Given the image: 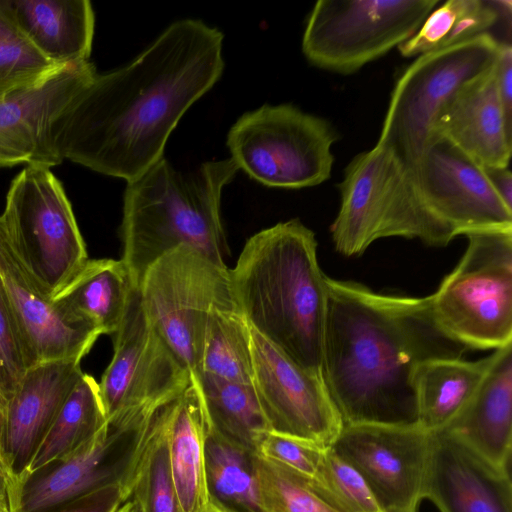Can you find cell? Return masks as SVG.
I'll use <instances>...</instances> for the list:
<instances>
[{"mask_svg":"<svg viewBox=\"0 0 512 512\" xmlns=\"http://www.w3.org/2000/svg\"><path fill=\"white\" fill-rule=\"evenodd\" d=\"M223 33L199 19L171 23L136 58L96 73L54 121L55 156L132 181L162 158L184 113L224 70Z\"/></svg>","mask_w":512,"mask_h":512,"instance_id":"cell-1","label":"cell"},{"mask_svg":"<svg viewBox=\"0 0 512 512\" xmlns=\"http://www.w3.org/2000/svg\"><path fill=\"white\" fill-rule=\"evenodd\" d=\"M321 378L344 425H418V366L468 348L435 321L431 297L382 295L325 279Z\"/></svg>","mask_w":512,"mask_h":512,"instance_id":"cell-2","label":"cell"},{"mask_svg":"<svg viewBox=\"0 0 512 512\" xmlns=\"http://www.w3.org/2000/svg\"><path fill=\"white\" fill-rule=\"evenodd\" d=\"M313 231L299 219L252 235L230 284L250 327L304 370L321 377L326 276Z\"/></svg>","mask_w":512,"mask_h":512,"instance_id":"cell-3","label":"cell"},{"mask_svg":"<svg viewBox=\"0 0 512 512\" xmlns=\"http://www.w3.org/2000/svg\"><path fill=\"white\" fill-rule=\"evenodd\" d=\"M237 171L230 158L178 171L163 156L126 182L120 260L135 289L158 258L181 245L226 266L229 247L221 219V196Z\"/></svg>","mask_w":512,"mask_h":512,"instance_id":"cell-4","label":"cell"},{"mask_svg":"<svg viewBox=\"0 0 512 512\" xmlns=\"http://www.w3.org/2000/svg\"><path fill=\"white\" fill-rule=\"evenodd\" d=\"M338 188L340 207L330 231L345 256L360 255L385 237L417 238L432 246L456 237L425 205L408 165L384 145L357 154Z\"/></svg>","mask_w":512,"mask_h":512,"instance_id":"cell-5","label":"cell"},{"mask_svg":"<svg viewBox=\"0 0 512 512\" xmlns=\"http://www.w3.org/2000/svg\"><path fill=\"white\" fill-rule=\"evenodd\" d=\"M467 249L430 295L441 330L468 349L512 343V228L465 234Z\"/></svg>","mask_w":512,"mask_h":512,"instance_id":"cell-6","label":"cell"},{"mask_svg":"<svg viewBox=\"0 0 512 512\" xmlns=\"http://www.w3.org/2000/svg\"><path fill=\"white\" fill-rule=\"evenodd\" d=\"M335 127L292 104L268 105L241 115L227 134L238 170L268 187L300 189L324 183L334 163Z\"/></svg>","mask_w":512,"mask_h":512,"instance_id":"cell-7","label":"cell"},{"mask_svg":"<svg viewBox=\"0 0 512 512\" xmlns=\"http://www.w3.org/2000/svg\"><path fill=\"white\" fill-rule=\"evenodd\" d=\"M1 218L15 253L51 299L89 260L71 204L48 167L27 165L20 171Z\"/></svg>","mask_w":512,"mask_h":512,"instance_id":"cell-8","label":"cell"},{"mask_svg":"<svg viewBox=\"0 0 512 512\" xmlns=\"http://www.w3.org/2000/svg\"><path fill=\"white\" fill-rule=\"evenodd\" d=\"M138 291L145 315L191 379H196L211 311L238 308L228 267L191 246L181 245L147 269Z\"/></svg>","mask_w":512,"mask_h":512,"instance_id":"cell-9","label":"cell"},{"mask_svg":"<svg viewBox=\"0 0 512 512\" xmlns=\"http://www.w3.org/2000/svg\"><path fill=\"white\" fill-rule=\"evenodd\" d=\"M502 42L491 33L424 53L395 83L377 144L393 150L407 165L434 139V124L454 95L487 73Z\"/></svg>","mask_w":512,"mask_h":512,"instance_id":"cell-10","label":"cell"},{"mask_svg":"<svg viewBox=\"0 0 512 512\" xmlns=\"http://www.w3.org/2000/svg\"><path fill=\"white\" fill-rule=\"evenodd\" d=\"M439 0H319L302 37L307 61L348 75L411 38Z\"/></svg>","mask_w":512,"mask_h":512,"instance_id":"cell-11","label":"cell"},{"mask_svg":"<svg viewBox=\"0 0 512 512\" xmlns=\"http://www.w3.org/2000/svg\"><path fill=\"white\" fill-rule=\"evenodd\" d=\"M113 338L99 394L110 426L128 433L145 415L178 397L192 379L145 315L137 289Z\"/></svg>","mask_w":512,"mask_h":512,"instance_id":"cell-12","label":"cell"},{"mask_svg":"<svg viewBox=\"0 0 512 512\" xmlns=\"http://www.w3.org/2000/svg\"><path fill=\"white\" fill-rule=\"evenodd\" d=\"M431 433L419 425H344L330 446L362 476L382 512H417Z\"/></svg>","mask_w":512,"mask_h":512,"instance_id":"cell-13","label":"cell"},{"mask_svg":"<svg viewBox=\"0 0 512 512\" xmlns=\"http://www.w3.org/2000/svg\"><path fill=\"white\" fill-rule=\"evenodd\" d=\"M408 167L425 205L456 236L512 228V208L494 188L485 167L446 139L435 137Z\"/></svg>","mask_w":512,"mask_h":512,"instance_id":"cell-14","label":"cell"},{"mask_svg":"<svg viewBox=\"0 0 512 512\" xmlns=\"http://www.w3.org/2000/svg\"><path fill=\"white\" fill-rule=\"evenodd\" d=\"M252 385L271 430L332 445L343 423L322 378L296 365L251 328Z\"/></svg>","mask_w":512,"mask_h":512,"instance_id":"cell-15","label":"cell"},{"mask_svg":"<svg viewBox=\"0 0 512 512\" xmlns=\"http://www.w3.org/2000/svg\"><path fill=\"white\" fill-rule=\"evenodd\" d=\"M96 73L90 60L68 64L43 83L0 98V167L60 164L52 125Z\"/></svg>","mask_w":512,"mask_h":512,"instance_id":"cell-16","label":"cell"},{"mask_svg":"<svg viewBox=\"0 0 512 512\" xmlns=\"http://www.w3.org/2000/svg\"><path fill=\"white\" fill-rule=\"evenodd\" d=\"M80 362L76 358L57 359L28 368L7 401L5 463L19 507L32 459L84 374Z\"/></svg>","mask_w":512,"mask_h":512,"instance_id":"cell-17","label":"cell"},{"mask_svg":"<svg viewBox=\"0 0 512 512\" xmlns=\"http://www.w3.org/2000/svg\"><path fill=\"white\" fill-rule=\"evenodd\" d=\"M0 278L21 330L31 367L82 359L100 333L46 296L12 248L0 216Z\"/></svg>","mask_w":512,"mask_h":512,"instance_id":"cell-18","label":"cell"},{"mask_svg":"<svg viewBox=\"0 0 512 512\" xmlns=\"http://www.w3.org/2000/svg\"><path fill=\"white\" fill-rule=\"evenodd\" d=\"M422 496L441 512H512L507 468L491 463L446 430L431 433Z\"/></svg>","mask_w":512,"mask_h":512,"instance_id":"cell-19","label":"cell"},{"mask_svg":"<svg viewBox=\"0 0 512 512\" xmlns=\"http://www.w3.org/2000/svg\"><path fill=\"white\" fill-rule=\"evenodd\" d=\"M433 135L485 168L509 167L512 124L499 98L495 65L454 95L439 114Z\"/></svg>","mask_w":512,"mask_h":512,"instance_id":"cell-20","label":"cell"},{"mask_svg":"<svg viewBox=\"0 0 512 512\" xmlns=\"http://www.w3.org/2000/svg\"><path fill=\"white\" fill-rule=\"evenodd\" d=\"M444 430L491 463L507 468L512 444V343L491 354L476 391Z\"/></svg>","mask_w":512,"mask_h":512,"instance_id":"cell-21","label":"cell"},{"mask_svg":"<svg viewBox=\"0 0 512 512\" xmlns=\"http://www.w3.org/2000/svg\"><path fill=\"white\" fill-rule=\"evenodd\" d=\"M171 401L145 415L132 429L131 447L116 475L122 502L133 498L141 512H181L167 443Z\"/></svg>","mask_w":512,"mask_h":512,"instance_id":"cell-22","label":"cell"},{"mask_svg":"<svg viewBox=\"0 0 512 512\" xmlns=\"http://www.w3.org/2000/svg\"><path fill=\"white\" fill-rule=\"evenodd\" d=\"M18 27L50 61H88L95 14L88 0H0Z\"/></svg>","mask_w":512,"mask_h":512,"instance_id":"cell-23","label":"cell"},{"mask_svg":"<svg viewBox=\"0 0 512 512\" xmlns=\"http://www.w3.org/2000/svg\"><path fill=\"white\" fill-rule=\"evenodd\" d=\"M207 414L196 385L170 402L167 443L172 479L181 512H203L210 500L206 477Z\"/></svg>","mask_w":512,"mask_h":512,"instance_id":"cell-24","label":"cell"},{"mask_svg":"<svg viewBox=\"0 0 512 512\" xmlns=\"http://www.w3.org/2000/svg\"><path fill=\"white\" fill-rule=\"evenodd\" d=\"M128 433L107 422L63 461L23 488L19 512H48L116 479L107 465L113 446Z\"/></svg>","mask_w":512,"mask_h":512,"instance_id":"cell-25","label":"cell"},{"mask_svg":"<svg viewBox=\"0 0 512 512\" xmlns=\"http://www.w3.org/2000/svg\"><path fill=\"white\" fill-rule=\"evenodd\" d=\"M133 287L121 260H88L76 276L53 298L67 313L100 335H114L128 309Z\"/></svg>","mask_w":512,"mask_h":512,"instance_id":"cell-26","label":"cell"},{"mask_svg":"<svg viewBox=\"0 0 512 512\" xmlns=\"http://www.w3.org/2000/svg\"><path fill=\"white\" fill-rule=\"evenodd\" d=\"M491 362L438 358L421 363L414 377L418 425L429 433L444 430L468 403Z\"/></svg>","mask_w":512,"mask_h":512,"instance_id":"cell-27","label":"cell"},{"mask_svg":"<svg viewBox=\"0 0 512 512\" xmlns=\"http://www.w3.org/2000/svg\"><path fill=\"white\" fill-rule=\"evenodd\" d=\"M511 1L448 0L441 2L417 32L397 48L412 57L453 46L481 34L490 33L505 14Z\"/></svg>","mask_w":512,"mask_h":512,"instance_id":"cell-28","label":"cell"},{"mask_svg":"<svg viewBox=\"0 0 512 512\" xmlns=\"http://www.w3.org/2000/svg\"><path fill=\"white\" fill-rule=\"evenodd\" d=\"M107 422L98 382L84 373L39 445L28 469L29 480L63 461Z\"/></svg>","mask_w":512,"mask_h":512,"instance_id":"cell-29","label":"cell"},{"mask_svg":"<svg viewBox=\"0 0 512 512\" xmlns=\"http://www.w3.org/2000/svg\"><path fill=\"white\" fill-rule=\"evenodd\" d=\"M196 385L209 425L254 451L258 439L271 430L252 384L201 374Z\"/></svg>","mask_w":512,"mask_h":512,"instance_id":"cell-30","label":"cell"},{"mask_svg":"<svg viewBox=\"0 0 512 512\" xmlns=\"http://www.w3.org/2000/svg\"><path fill=\"white\" fill-rule=\"evenodd\" d=\"M205 464L212 498L236 512H261L253 450L209 425Z\"/></svg>","mask_w":512,"mask_h":512,"instance_id":"cell-31","label":"cell"},{"mask_svg":"<svg viewBox=\"0 0 512 512\" xmlns=\"http://www.w3.org/2000/svg\"><path fill=\"white\" fill-rule=\"evenodd\" d=\"M201 374L252 384L251 327L239 308L211 311L202 346Z\"/></svg>","mask_w":512,"mask_h":512,"instance_id":"cell-32","label":"cell"},{"mask_svg":"<svg viewBox=\"0 0 512 512\" xmlns=\"http://www.w3.org/2000/svg\"><path fill=\"white\" fill-rule=\"evenodd\" d=\"M62 67L32 44L0 2V98L35 87Z\"/></svg>","mask_w":512,"mask_h":512,"instance_id":"cell-33","label":"cell"},{"mask_svg":"<svg viewBox=\"0 0 512 512\" xmlns=\"http://www.w3.org/2000/svg\"><path fill=\"white\" fill-rule=\"evenodd\" d=\"M254 471L261 512H338L310 480L255 452Z\"/></svg>","mask_w":512,"mask_h":512,"instance_id":"cell-34","label":"cell"},{"mask_svg":"<svg viewBox=\"0 0 512 512\" xmlns=\"http://www.w3.org/2000/svg\"><path fill=\"white\" fill-rule=\"evenodd\" d=\"M316 490L338 512H382L362 476L331 447L315 481Z\"/></svg>","mask_w":512,"mask_h":512,"instance_id":"cell-35","label":"cell"},{"mask_svg":"<svg viewBox=\"0 0 512 512\" xmlns=\"http://www.w3.org/2000/svg\"><path fill=\"white\" fill-rule=\"evenodd\" d=\"M325 449L311 441L268 430L258 439L254 452L315 481L323 464Z\"/></svg>","mask_w":512,"mask_h":512,"instance_id":"cell-36","label":"cell"},{"mask_svg":"<svg viewBox=\"0 0 512 512\" xmlns=\"http://www.w3.org/2000/svg\"><path fill=\"white\" fill-rule=\"evenodd\" d=\"M30 367L21 330L0 278V393L7 401Z\"/></svg>","mask_w":512,"mask_h":512,"instance_id":"cell-37","label":"cell"},{"mask_svg":"<svg viewBox=\"0 0 512 512\" xmlns=\"http://www.w3.org/2000/svg\"><path fill=\"white\" fill-rule=\"evenodd\" d=\"M122 503L117 483L111 481L60 506L56 512H116Z\"/></svg>","mask_w":512,"mask_h":512,"instance_id":"cell-38","label":"cell"},{"mask_svg":"<svg viewBox=\"0 0 512 512\" xmlns=\"http://www.w3.org/2000/svg\"><path fill=\"white\" fill-rule=\"evenodd\" d=\"M495 77L499 98L509 123L512 124V47L502 42L495 63Z\"/></svg>","mask_w":512,"mask_h":512,"instance_id":"cell-39","label":"cell"},{"mask_svg":"<svg viewBox=\"0 0 512 512\" xmlns=\"http://www.w3.org/2000/svg\"><path fill=\"white\" fill-rule=\"evenodd\" d=\"M485 169L498 194L512 208V174L509 167Z\"/></svg>","mask_w":512,"mask_h":512,"instance_id":"cell-40","label":"cell"},{"mask_svg":"<svg viewBox=\"0 0 512 512\" xmlns=\"http://www.w3.org/2000/svg\"><path fill=\"white\" fill-rule=\"evenodd\" d=\"M0 503H8L13 512H18V504L6 471L0 465Z\"/></svg>","mask_w":512,"mask_h":512,"instance_id":"cell-41","label":"cell"},{"mask_svg":"<svg viewBox=\"0 0 512 512\" xmlns=\"http://www.w3.org/2000/svg\"><path fill=\"white\" fill-rule=\"evenodd\" d=\"M6 406L7 400L0 393V465L7 473L5 454H4V438H5V422H6ZM8 475V473H7ZM9 478V476H8ZM10 480V479H9ZM11 483V482H10ZM12 486V485H11ZM14 493V492H13ZM15 496V495H14ZM16 498V497H15ZM17 501V500H16ZM18 503V502H17Z\"/></svg>","mask_w":512,"mask_h":512,"instance_id":"cell-42","label":"cell"},{"mask_svg":"<svg viewBox=\"0 0 512 512\" xmlns=\"http://www.w3.org/2000/svg\"><path fill=\"white\" fill-rule=\"evenodd\" d=\"M203 512H236L221 504L210 496L209 503Z\"/></svg>","mask_w":512,"mask_h":512,"instance_id":"cell-43","label":"cell"},{"mask_svg":"<svg viewBox=\"0 0 512 512\" xmlns=\"http://www.w3.org/2000/svg\"><path fill=\"white\" fill-rule=\"evenodd\" d=\"M116 512H141L137 502L133 499H127L124 501Z\"/></svg>","mask_w":512,"mask_h":512,"instance_id":"cell-44","label":"cell"},{"mask_svg":"<svg viewBox=\"0 0 512 512\" xmlns=\"http://www.w3.org/2000/svg\"><path fill=\"white\" fill-rule=\"evenodd\" d=\"M0 512H13L8 503H0Z\"/></svg>","mask_w":512,"mask_h":512,"instance_id":"cell-45","label":"cell"}]
</instances>
